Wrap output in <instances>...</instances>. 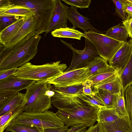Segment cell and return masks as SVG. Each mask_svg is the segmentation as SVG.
I'll use <instances>...</instances> for the list:
<instances>
[{"instance_id":"1","label":"cell","mask_w":132,"mask_h":132,"mask_svg":"<svg viewBox=\"0 0 132 132\" xmlns=\"http://www.w3.org/2000/svg\"><path fill=\"white\" fill-rule=\"evenodd\" d=\"M40 35L36 30L10 47H0V70L19 67L29 62L37 52Z\"/></svg>"},{"instance_id":"2","label":"cell","mask_w":132,"mask_h":132,"mask_svg":"<svg viewBox=\"0 0 132 132\" xmlns=\"http://www.w3.org/2000/svg\"><path fill=\"white\" fill-rule=\"evenodd\" d=\"M60 63L59 61L38 65L28 62L19 67L13 75L21 79L48 82L61 75L67 68L66 64Z\"/></svg>"},{"instance_id":"3","label":"cell","mask_w":132,"mask_h":132,"mask_svg":"<svg viewBox=\"0 0 132 132\" xmlns=\"http://www.w3.org/2000/svg\"><path fill=\"white\" fill-rule=\"evenodd\" d=\"M15 5L26 7L34 14L40 34L45 32L49 26L55 9L56 0H10Z\"/></svg>"},{"instance_id":"4","label":"cell","mask_w":132,"mask_h":132,"mask_svg":"<svg viewBox=\"0 0 132 132\" xmlns=\"http://www.w3.org/2000/svg\"><path fill=\"white\" fill-rule=\"evenodd\" d=\"M99 108L95 106L79 105L72 109H59L55 113L68 127L83 125L87 127L97 121Z\"/></svg>"},{"instance_id":"5","label":"cell","mask_w":132,"mask_h":132,"mask_svg":"<svg viewBox=\"0 0 132 132\" xmlns=\"http://www.w3.org/2000/svg\"><path fill=\"white\" fill-rule=\"evenodd\" d=\"M52 87L51 84L48 82L37 81L26 89L27 101L23 107L24 111L42 112L52 108L51 98L45 94Z\"/></svg>"},{"instance_id":"6","label":"cell","mask_w":132,"mask_h":132,"mask_svg":"<svg viewBox=\"0 0 132 132\" xmlns=\"http://www.w3.org/2000/svg\"><path fill=\"white\" fill-rule=\"evenodd\" d=\"M12 122L43 130L65 126L55 113L48 110L42 112H23Z\"/></svg>"},{"instance_id":"7","label":"cell","mask_w":132,"mask_h":132,"mask_svg":"<svg viewBox=\"0 0 132 132\" xmlns=\"http://www.w3.org/2000/svg\"><path fill=\"white\" fill-rule=\"evenodd\" d=\"M84 37L94 46L99 55L107 62L124 43L105 35L90 30L85 31Z\"/></svg>"},{"instance_id":"8","label":"cell","mask_w":132,"mask_h":132,"mask_svg":"<svg viewBox=\"0 0 132 132\" xmlns=\"http://www.w3.org/2000/svg\"><path fill=\"white\" fill-rule=\"evenodd\" d=\"M85 38V46L83 50H79L73 47L72 45L61 40L65 45L72 51L73 56L71 63L64 72L85 68L86 64L93 59L99 55L94 46L88 39Z\"/></svg>"},{"instance_id":"9","label":"cell","mask_w":132,"mask_h":132,"mask_svg":"<svg viewBox=\"0 0 132 132\" xmlns=\"http://www.w3.org/2000/svg\"><path fill=\"white\" fill-rule=\"evenodd\" d=\"M90 77L87 68H84L64 72L48 83L56 87H65L82 84Z\"/></svg>"},{"instance_id":"10","label":"cell","mask_w":132,"mask_h":132,"mask_svg":"<svg viewBox=\"0 0 132 132\" xmlns=\"http://www.w3.org/2000/svg\"><path fill=\"white\" fill-rule=\"evenodd\" d=\"M69 8L61 0H57L51 24L45 31V36L56 29L67 27V19Z\"/></svg>"},{"instance_id":"11","label":"cell","mask_w":132,"mask_h":132,"mask_svg":"<svg viewBox=\"0 0 132 132\" xmlns=\"http://www.w3.org/2000/svg\"><path fill=\"white\" fill-rule=\"evenodd\" d=\"M132 53V39L124 42L109 62V65L122 70Z\"/></svg>"},{"instance_id":"12","label":"cell","mask_w":132,"mask_h":132,"mask_svg":"<svg viewBox=\"0 0 132 132\" xmlns=\"http://www.w3.org/2000/svg\"><path fill=\"white\" fill-rule=\"evenodd\" d=\"M38 26L34 15L26 18L25 21L16 34L4 47L5 48L10 47L17 44L32 32L38 30Z\"/></svg>"},{"instance_id":"13","label":"cell","mask_w":132,"mask_h":132,"mask_svg":"<svg viewBox=\"0 0 132 132\" xmlns=\"http://www.w3.org/2000/svg\"><path fill=\"white\" fill-rule=\"evenodd\" d=\"M54 92L51 97V103L58 109H72L79 105H91L77 96H65Z\"/></svg>"},{"instance_id":"14","label":"cell","mask_w":132,"mask_h":132,"mask_svg":"<svg viewBox=\"0 0 132 132\" xmlns=\"http://www.w3.org/2000/svg\"><path fill=\"white\" fill-rule=\"evenodd\" d=\"M77 8L73 6L70 7L67 19L73 25L72 28H80L85 31L90 30L103 34L102 32L95 28L89 21V19L78 12Z\"/></svg>"},{"instance_id":"15","label":"cell","mask_w":132,"mask_h":132,"mask_svg":"<svg viewBox=\"0 0 132 132\" xmlns=\"http://www.w3.org/2000/svg\"><path fill=\"white\" fill-rule=\"evenodd\" d=\"M36 82L35 80L21 79L12 75L0 81V91L9 90L19 92L27 89Z\"/></svg>"},{"instance_id":"16","label":"cell","mask_w":132,"mask_h":132,"mask_svg":"<svg viewBox=\"0 0 132 132\" xmlns=\"http://www.w3.org/2000/svg\"><path fill=\"white\" fill-rule=\"evenodd\" d=\"M26 18L20 17L17 21L0 31V46H4L16 34L25 21Z\"/></svg>"},{"instance_id":"17","label":"cell","mask_w":132,"mask_h":132,"mask_svg":"<svg viewBox=\"0 0 132 132\" xmlns=\"http://www.w3.org/2000/svg\"><path fill=\"white\" fill-rule=\"evenodd\" d=\"M119 74L97 85L93 88L103 89L118 95H121L123 92L120 81Z\"/></svg>"},{"instance_id":"18","label":"cell","mask_w":132,"mask_h":132,"mask_svg":"<svg viewBox=\"0 0 132 132\" xmlns=\"http://www.w3.org/2000/svg\"><path fill=\"white\" fill-rule=\"evenodd\" d=\"M34 15L31 10L26 7L12 4L0 8V16H17L27 18Z\"/></svg>"},{"instance_id":"19","label":"cell","mask_w":132,"mask_h":132,"mask_svg":"<svg viewBox=\"0 0 132 132\" xmlns=\"http://www.w3.org/2000/svg\"><path fill=\"white\" fill-rule=\"evenodd\" d=\"M102 125L104 132H131L126 117Z\"/></svg>"},{"instance_id":"20","label":"cell","mask_w":132,"mask_h":132,"mask_svg":"<svg viewBox=\"0 0 132 132\" xmlns=\"http://www.w3.org/2000/svg\"><path fill=\"white\" fill-rule=\"evenodd\" d=\"M121 71L120 69L110 65L107 69L90 77L88 79L93 82V86H95L118 75Z\"/></svg>"},{"instance_id":"21","label":"cell","mask_w":132,"mask_h":132,"mask_svg":"<svg viewBox=\"0 0 132 132\" xmlns=\"http://www.w3.org/2000/svg\"><path fill=\"white\" fill-rule=\"evenodd\" d=\"M124 117H126L119 114L114 108H100L97 113V121L102 124L112 122Z\"/></svg>"},{"instance_id":"22","label":"cell","mask_w":132,"mask_h":132,"mask_svg":"<svg viewBox=\"0 0 132 132\" xmlns=\"http://www.w3.org/2000/svg\"><path fill=\"white\" fill-rule=\"evenodd\" d=\"M27 101L25 94L19 92L4 106L0 108V116L16 108H23Z\"/></svg>"},{"instance_id":"23","label":"cell","mask_w":132,"mask_h":132,"mask_svg":"<svg viewBox=\"0 0 132 132\" xmlns=\"http://www.w3.org/2000/svg\"><path fill=\"white\" fill-rule=\"evenodd\" d=\"M92 94L103 103L107 108H114L118 95L113 94L107 90L93 88Z\"/></svg>"},{"instance_id":"24","label":"cell","mask_w":132,"mask_h":132,"mask_svg":"<svg viewBox=\"0 0 132 132\" xmlns=\"http://www.w3.org/2000/svg\"><path fill=\"white\" fill-rule=\"evenodd\" d=\"M116 40L126 42L129 36L127 31L122 24L120 23L108 29L104 34Z\"/></svg>"},{"instance_id":"25","label":"cell","mask_w":132,"mask_h":132,"mask_svg":"<svg viewBox=\"0 0 132 132\" xmlns=\"http://www.w3.org/2000/svg\"><path fill=\"white\" fill-rule=\"evenodd\" d=\"M51 34L55 37L72 38L79 40H80L82 37H84V33L69 27L56 29L51 32Z\"/></svg>"},{"instance_id":"26","label":"cell","mask_w":132,"mask_h":132,"mask_svg":"<svg viewBox=\"0 0 132 132\" xmlns=\"http://www.w3.org/2000/svg\"><path fill=\"white\" fill-rule=\"evenodd\" d=\"M110 66L107 62L99 55L88 62L85 68L89 69L91 77L107 69Z\"/></svg>"},{"instance_id":"27","label":"cell","mask_w":132,"mask_h":132,"mask_svg":"<svg viewBox=\"0 0 132 132\" xmlns=\"http://www.w3.org/2000/svg\"><path fill=\"white\" fill-rule=\"evenodd\" d=\"M119 76L124 93L127 87L132 83V53L127 63L120 72Z\"/></svg>"},{"instance_id":"28","label":"cell","mask_w":132,"mask_h":132,"mask_svg":"<svg viewBox=\"0 0 132 132\" xmlns=\"http://www.w3.org/2000/svg\"><path fill=\"white\" fill-rule=\"evenodd\" d=\"M23 108L12 109L0 117V132H3L8 126L24 111Z\"/></svg>"},{"instance_id":"29","label":"cell","mask_w":132,"mask_h":132,"mask_svg":"<svg viewBox=\"0 0 132 132\" xmlns=\"http://www.w3.org/2000/svg\"><path fill=\"white\" fill-rule=\"evenodd\" d=\"M51 90L67 96H76L83 93V86L82 84L65 87H58L53 85Z\"/></svg>"},{"instance_id":"30","label":"cell","mask_w":132,"mask_h":132,"mask_svg":"<svg viewBox=\"0 0 132 132\" xmlns=\"http://www.w3.org/2000/svg\"><path fill=\"white\" fill-rule=\"evenodd\" d=\"M123 94L127 114V118L132 132V84L127 87Z\"/></svg>"},{"instance_id":"31","label":"cell","mask_w":132,"mask_h":132,"mask_svg":"<svg viewBox=\"0 0 132 132\" xmlns=\"http://www.w3.org/2000/svg\"><path fill=\"white\" fill-rule=\"evenodd\" d=\"M7 132H43V130L11 122L6 129Z\"/></svg>"},{"instance_id":"32","label":"cell","mask_w":132,"mask_h":132,"mask_svg":"<svg viewBox=\"0 0 132 132\" xmlns=\"http://www.w3.org/2000/svg\"><path fill=\"white\" fill-rule=\"evenodd\" d=\"M76 96L90 105L96 106L99 108H107L103 103L91 95H88L83 93Z\"/></svg>"},{"instance_id":"33","label":"cell","mask_w":132,"mask_h":132,"mask_svg":"<svg viewBox=\"0 0 132 132\" xmlns=\"http://www.w3.org/2000/svg\"><path fill=\"white\" fill-rule=\"evenodd\" d=\"M19 92L9 90L0 91V108L8 103Z\"/></svg>"},{"instance_id":"34","label":"cell","mask_w":132,"mask_h":132,"mask_svg":"<svg viewBox=\"0 0 132 132\" xmlns=\"http://www.w3.org/2000/svg\"><path fill=\"white\" fill-rule=\"evenodd\" d=\"M114 108L119 114L127 118V114L125 107L123 93L121 95L118 96Z\"/></svg>"},{"instance_id":"35","label":"cell","mask_w":132,"mask_h":132,"mask_svg":"<svg viewBox=\"0 0 132 132\" xmlns=\"http://www.w3.org/2000/svg\"><path fill=\"white\" fill-rule=\"evenodd\" d=\"M20 18L17 16H0V31L17 21Z\"/></svg>"},{"instance_id":"36","label":"cell","mask_w":132,"mask_h":132,"mask_svg":"<svg viewBox=\"0 0 132 132\" xmlns=\"http://www.w3.org/2000/svg\"><path fill=\"white\" fill-rule=\"evenodd\" d=\"M65 3L77 8L84 9L88 8L91 1L90 0H62Z\"/></svg>"},{"instance_id":"37","label":"cell","mask_w":132,"mask_h":132,"mask_svg":"<svg viewBox=\"0 0 132 132\" xmlns=\"http://www.w3.org/2000/svg\"><path fill=\"white\" fill-rule=\"evenodd\" d=\"M116 8V13L123 21L126 20L127 15L123 5L122 0H113Z\"/></svg>"},{"instance_id":"38","label":"cell","mask_w":132,"mask_h":132,"mask_svg":"<svg viewBox=\"0 0 132 132\" xmlns=\"http://www.w3.org/2000/svg\"><path fill=\"white\" fill-rule=\"evenodd\" d=\"M82 85L83 86V94L88 95H92L94 94L92 87L93 84L91 80L88 79Z\"/></svg>"},{"instance_id":"39","label":"cell","mask_w":132,"mask_h":132,"mask_svg":"<svg viewBox=\"0 0 132 132\" xmlns=\"http://www.w3.org/2000/svg\"><path fill=\"white\" fill-rule=\"evenodd\" d=\"M123 5L127 15V19L132 18V1L131 0H122Z\"/></svg>"},{"instance_id":"40","label":"cell","mask_w":132,"mask_h":132,"mask_svg":"<svg viewBox=\"0 0 132 132\" xmlns=\"http://www.w3.org/2000/svg\"><path fill=\"white\" fill-rule=\"evenodd\" d=\"M18 69L15 68L0 70V81L13 75Z\"/></svg>"},{"instance_id":"41","label":"cell","mask_w":132,"mask_h":132,"mask_svg":"<svg viewBox=\"0 0 132 132\" xmlns=\"http://www.w3.org/2000/svg\"><path fill=\"white\" fill-rule=\"evenodd\" d=\"M122 24L126 28L129 37L132 39V18L122 21Z\"/></svg>"},{"instance_id":"42","label":"cell","mask_w":132,"mask_h":132,"mask_svg":"<svg viewBox=\"0 0 132 132\" xmlns=\"http://www.w3.org/2000/svg\"><path fill=\"white\" fill-rule=\"evenodd\" d=\"M102 123H97L95 125L89 127L85 132H103Z\"/></svg>"},{"instance_id":"43","label":"cell","mask_w":132,"mask_h":132,"mask_svg":"<svg viewBox=\"0 0 132 132\" xmlns=\"http://www.w3.org/2000/svg\"><path fill=\"white\" fill-rule=\"evenodd\" d=\"M87 127L83 125L71 127L67 132H85Z\"/></svg>"},{"instance_id":"44","label":"cell","mask_w":132,"mask_h":132,"mask_svg":"<svg viewBox=\"0 0 132 132\" xmlns=\"http://www.w3.org/2000/svg\"><path fill=\"white\" fill-rule=\"evenodd\" d=\"M68 126L65 125L62 128H50L43 129V132H67L69 129Z\"/></svg>"},{"instance_id":"45","label":"cell","mask_w":132,"mask_h":132,"mask_svg":"<svg viewBox=\"0 0 132 132\" xmlns=\"http://www.w3.org/2000/svg\"><path fill=\"white\" fill-rule=\"evenodd\" d=\"M11 4L10 0H0V8L4 7Z\"/></svg>"},{"instance_id":"46","label":"cell","mask_w":132,"mask_h":132,"mask_svg":"<svg viewBox=\"0 0 132 132\" xmlns=\"http://www.w3.org/2000/svg\"><path fill=\"white\" fill-rule=\"evenodd\" d=\"M54 94L55 92L53 91L50 90L47 91L45 94L49 97L51 98Z\"/></svg>"},{"instance_id":"47","label":"cell","mask_w":132,"mask_h":132,"mask_svg":"<svg viewBox=\"0 0 132 132\" xmlns=\"http://www.w3.org/2000/svg\"><path fill=\"white\" fill-rule=\"evenodd\" d=\"M103 132H104V131H103Z\"/></svg>"},{"instance_id":"48","label":"cell","mask_w":132,"mask_h":132,"mask_svg":"<svg viewBox=\"0 0 132 132\" xmlns=\"http://www.w3.org/2000/svg\"></svg>"}]
</instances>
